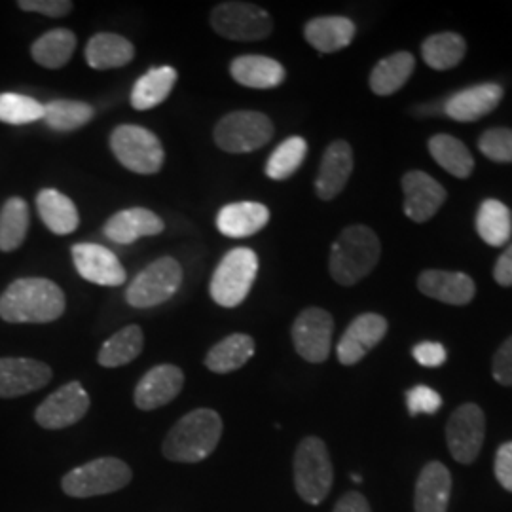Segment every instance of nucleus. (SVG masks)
Here are the masks:
<instances>
[{"label": "nucleus", "instance_id": "1", "mask_svg": "<svg viewBox=\"0 0 512 512\" xmlns=\"http://www.w3.org/2000/svg\"><path fill=\"white\" fill-rule=\"evenodd\" d=\"M65 311V294L54 281L25 277L0 296V317L6 323H52Z\"/></svg>", "mask_w": 512, "mask_h": 512}, {"label": "nucleus", "instance_id": "2", "mask_svg": "<svg viewBox=\"0 0 512 512\" xmlns=\"http://www.w3.org/2000/svg\"><path fill=\"white\" fill-rule=\"evenodd\" d=\"M222 437V420L215 410L198 408L177 421L162 444L165 458L175 463H200L209 458Z\"/></svg>", "mask_w": 512, "mask_h": 512}, {"label": "nucleus", "instance_id": "3", "mask_svg": "<svg viewBox=\"0 0 512 512\" xmlns=\"http://www.w3.org/2000/svg\"><path fill=\"white\" fill-rule=\"evenodd\" d=\"M380 253V239L370 228L349 226L330 249V275L336 283L351 287L376 268Z\"/></svg>", "mask_w": 512, "mask_h": 512}, {"label": "nucleus", "instance_id": "4", "mask_svg": "<svg viewBox=\"0 0 512 512\" xmlns=\"http://www.w3.org/2000/svg\"><path fill=\"white\" fill-rule=\"evenodd\" d=\"M334 469L327 444L319 437H306L294 452V488L310 505H321L332 490Z\"/></svg>", "mask_w": 512, "mask_h": 512}, {"label": "nucleus", "instance_id": "5", "mask_svg": "<svg viewBox=\"0 0 512 512\" xmlns=\"http://www.w3.org/2000/svg\"><path fill=\"white\" fill-rule=\"evenodd\" d=\"M133 473L128 463L118 458H97L88 461L61 480L63 492L74 499L109 495L129 486Z\"/></svg>", "mask_w": 512, "mask_h": 512}, {"label": "nucleus", "instance_id": "6", "mask_svg": "<svg viewBox=\"0 0 512 512\" xmlns=\"http://www.w3.org/2000/svg\"><path fill=\"white\" fill-rule=\"evenodd\" d=\"M258 256L253 249L238 247L222 258L211 279V298L222 308H236L253 289Z\"/></svg>", "mask_w": 512, "mask_h": 512}, {"label": "nucleus", "instance_id": "7", "mask_svg": "<svg viewBox=\"0 0 512 512\" xmlns=\"http://www.w3.org/2000/svg\"><path fill=\"white\" fill-rule=\"evenodd\" d=\"M110 150L116 160L137 175H154L164 165L160 139L141 126H118L110 133Z\"/></svg>", "mask_w": 512, "mask_h": 512}, {"label": "nucleus", "instance_id": "8", "mask_svg": "<svg viewBox=\"0 0 512 512\" xmlns=\"http://www.w3.org/2000/svg\"><path fill=\"white\" fill-rule=\"evenodd\" d=\"M183 285V268L173 256H162L129 283L126 302L131 308L147 310L173 298Z\"/></svg>", "mask_w": 512, "mask_h": 512}, {"label": "nucleus", "instance_id": "9", "mask_svg": "<svg viewBox=\"0 0 512 512\" xmlns=\"http://www.w3.org/2000/svg\"><path fill=\"white\" fill-rule=\"evenodd\" d=\"M274 137L272 120L256 110L226 114L215 128V143L224 152L247 154L268 145Z\"/></svg>", "mask_w": 512, "mask_h": 512}, {"label": "nucleus", "instance_id": "10", "mask_svg": "<svg viewBox=\"0 0 512 512\" xmlns=\"http://www.w3.org/2000/svg\"><path fill=\"white\" fill-rule=\"evenodd\" d=\"M211 25L220 37L230 40H262L274 31V21L266 10L251 2H222L211 12Z\"/></svg>", "mask_w": 512, "mask_h": 512}, {"label": "nucleus", "instance_id": "11", "mask_svg": "<svg viewBox=\"0 0 512 512\" xmlns=\"http://www.w3.org/2000/svg\"><path fill=\"white\" fill-rule=\"evenodd\" d=\"M484 431L486 420L482 408L475 403L461 404L446 425V442L452 458L463 465L473 463L480 454Z\"/></svg>", "mask_w": 512, "mask_h": 512}, {"label": "nucleus", "instance_id": "12", "mask_svg": "<svg viewBox=\"0 0 512 512\" xmlns=\"http://www.w3.org/2000/svg\"><path fill=\"white\" fill-rule=\"evenodd\" d=\"M334 319L329 311L308 308L302 311L293 325V344L296 353L308 363H325L332 346Z\"/></svg>", "mask_w": 512, "mask_h": 512}, {"label": "nucleus", "instance_id": "13", "mask_svg": "<svg viewBox=\"0 0 512 512\" xmlns=\"http://www.w3.org/2000/svg\"><path fill=\"white\" fill-rule=\"evenodd\" d=\"M90 410V395L80 382H71L59 387L50 397L44 399L35 412L40 427L59 431L84 420Z\"/></svg>", "mask_w": 512, "mask_h": 512}, {"label": "nucleus", "instance_id": "14", "mask_svg": "<svg viewBox=\"0 0 512 512\" xmlns=\"http://www.w3.org/2000/svg\"><path fill=\"white\" fill-rule=\"evenodd\" d=\"M52 368L27 357L0 359V399H16L52 382Z\"/></svg>", "mask_w": 512, "mask_h": 512}, {"label": "nucleus", "instance_id": "15", "mask_svg": "<svg viewBox=\"0 0 512 512\" xmlns=\"http://www.w3.org/2000/svg\"><path fill=\"white\" fill-rule=\"evenodd\" d=\"M80 277L101 287H120L128 279L118 256L97 243H76L71 249Z\"/></svg>", "mask_w": 512, "mask_h": 512}, {"label": "nucleus", "instance_id": "16", "mask_svg": "<svg viewBox=\"0 0 512 512\" xmlns=\"http://www.w3.org/2000/svg\"><path fill=\"white\" fill-rule=\"evenodd\" d=\"M387 321L378 313H363L351 321L348 330L338 342V361L342 365H357L363 361L368 351L376 348L384 340Z\"/></svg>", "mask_w": 512, "mask_h": 512}, {"label": "nucleus", "instance_id": "17", "mask_svg": "<svg viewBox=\"0 0 512 512\" xmlns=\"http://www.w3.org/2000/svg\"><path fill=\"white\" fill-rule=\"evenodd\" d=\"M404 215L414 222H427L446 202L444 186L423 171H410L403 177Z\"/></svg>", "mask_w": 512, "mask_h": 512}, {"label": "nucleus", "instance_id": "18", "mask_svg": "<svg viewBox=\"0 0 512 512\" xmlns=\"http://www.w3.org/2000/svg\"><path fill=\"white\" fill-rule=\"evenodd\" d=\"M183 385L184 374L179 366H154L139 380L133 401L139 410L150 412L175 401L183 391Z\"/></svg>", "mask_w": 512, "mask_h": 512}, {"label": "nucleus", "instance_id": "19", "mask_svg": "<svg viewBox=\"0 0 512 512\" xmlns=\"http://www.w3.org/2000/svg\"><path fill=\"white\" fill-rule=\"evenodd\" d=\"M501 99H503L501 86L494 84V82H486V84H478L473 88H467V90H461V92L450 95L442 103V110L452 120L476 122L482 116H486L492 110L497 109Z\"/></svg>", "mask_w": 512, "mask_h": 512}, {"label": "nucleus", "instance_id": "20", "mask_svg": "<svg viewBox=\"0 0 512 512\" xmlns=\"http://www.w3.org/2000/svg\"><path fill=\"white\" fill-rule=\"evenodd\" d=\"M164 228V220L156 213L143 207H133L112 215L103 226V234L118 245H129L139 238L158 236Z\"/></svg>", "mask_w": 512, "mask_h": 512}, {"label": "nucleus", "instance_id": "21", "mask_svg": "<svg viewBox=\"0 0 512 512\" xmlns=\"http://www.w3.org/2000/svg\"><path fill=\"white\" fill-rule=\"evenodd\" d=\"M353 171V150L346 141H334L323 154L315 190L321 200H334L348 184Z\"/></svg>", "mask_w": 512, "mask_h": 512}, {"label": "nucleus", "instance_id": "22", "mask_svg": "<svg viewBox=\"0 0 512 512\" xmlns=\"http://www.w3.org/2000/svg\"><path fill=\"white\" fill-rule=\"evenodd\" d=\"M418 289L425 296L452 306L469 304L476 293L475 281L469 275L442 270L423 272L418 277Z\"/></svg>", "mask_w": 512, "mask_h": 512}, {"label": "nucleus", "instance_id": "23", "mask_svg": "<svg viewBox=\"0 0 512 512\" xmlns=\"http://www.w3.org/2000/svg\"><path fill=\"white\" fill-rule=\"evenodd\" d=\"M452 495V475L439 461H431L423 467L416 482L414 511L446 512Z\"/></svg>", "mask_w": 512, "mask_h": 512}, {"label": "nucleus", "instance_id": "24", "mask_svg": "<svg viewBox=\"0 0 512 512\" xmlns=\"http://www.w3.org/2000/svg\"><path fill=\"white\" fill-rule=\"evenodd\" d=\"M270 222L266 205L256 202L228 203L217 215V228L226 238H249Z\"/></svg>", "mask_w": 512, "mask_h": 512}, {"label": "nucleus", "instance_id": "25", "mask_svg": "<svg viewBox=\"0 0 512 512\" xmlns=\"http://www.w3.org/2000/svg\"><path fill=\"white\" fill-rule=\"evenodd\" d=\"M232 78L253 90H272L283 84L285 80V67L266 55H241L236 57L230 65Z\"/></svg>", "mask_w": 512, "mask_h": 512}, {"label": "nucleus", "instance_id": "26", "mask_svg": "<svg viewBox=\"0 0 512 512\" xmlns=\"http://www.w3.org/2000/svg\"><path fill=\"white\" fill-rule=\"evenodd\" d=\"M304 37L321 54H334L344 50L355 37V23L340 16L315 18L306 23Z\"/></svg>", "mask_w": 512, "mask_h": 512}, {"label": "nucleus", "instance_id": "27", "mask_svg": "<svg viewBox=\"0 0 512 512\" xmlns=\"http://www.w3.org/2000/svg\"><path fill=\"white\" fill-rule=\"evenodd\" d=\"M38 215L55 236H69L80 224L73 200L54 188H44L37 196Z\"/></svg>", "mask_w": 512, "mask_h": 512}, {"label": "nucleus", "instance_id": "28", "mask_svg": "<svg viewBox=\"0 0 512 512\" xmlns=\"http://www.w3.org/2000/svg\"><path fill=\"white\" fill-rule=\"evenodd\" d=\"M255 355V340L249 334H230L205 355V366L215 374H230L247 365Z\"/></svg>", "mask_w": 512, "mask_h": 512}, {"label": "nucleus", "instance_id": "29", "mask_svg": "<svg viewBox=\"0 0 512 512\" xmlns=\"http://www.w3.org/2000/svg\"><path fill=\"white\" fill-rule=\"evenodd\" d=\"M135 57V48L128 38L114 33L93 35L86 46V61L92 69L107 71L128 65Z\"/></svg>", "mask_w": 512, "mask_h": 512}, {"label": "nucleus", "instance_id": "30", "mask_svg": "<svg viewBox=\"0 0 512 512\" xmlns=\"http://www.w3.org/2000/svg\"><path fill=\"white\" fill-rule=\"evenodd\" d=\"M179 74L173 67H156L137 80L131 92L133 109L150 110L162 105L175 88Z\"/></svg>", "mask_w": 512, "mask_h": 512}, {"label": "nucleus", "instance_id": "31", "mask_svg": "<svg viewBox=\"0 0 512 512\" xmlns=\"http://www.w3.org/2000/svg\"><path fill=\"white\" fill-rule=\"evenodd\" d=\"M416 59L410 52H397L382 59L370 73V90L376 95L399 92L414 73Z\"/></svg>", "mask_w": 512, "mask_h": 512}, {"label": "nucleus", "instance_id": "32", "mask_svg": "<svg viewBox=\"0 0 512 512\" xmlns=\"http://www.w3.org/2000/svg\"><path fill=\"white\" fill-rule=\"evenodd\" d=\"M145 348V334L141 327L129 325L118 330L97 353V363L105 368H118L135 361Z\"/></svg>", "mask_w": 512, "mask_h": 512}, {"label": "nucleus", "instance_id": "33", "mask_svg": "<svg viewBox=\"0 0 512 512\" xmlns=\"http://www.w3.org/2000/svg\"><path fill=\"white\" fill-rule=\"evenodd\" d=\"M429 152L442 169H446L448 173H452L458 179L471 177V173L475 169V160H473L471 150L452 135L431 137Z\"/></svg>", "mask_w": 512, "mask_h": 512}, {"label": "nucleus", "instance_id": "34", "mask_svg": "<svg viewBox=\"0 0 512 512\" xmlns=\"http://www.w3.org/2000/svg\"><path fill=\"white\" fill-rule=\"evenodd\" d=\"M476 232L492 247H503L512 236V215L505 203L486 200L476 213Z\"/></svg>", "mask_w": 512, "mask_h": 512}, {"label": "nucleus", "instance_id": "35", "mask_svg": "<svg viewBox=\"0 0 512 512\" xmlns=\"http://www.w3.org/2000/svg\"><path fill=\"white\" fill-rule=\"evenodd\" d=\"M76 50V35L69 29H54L37 38L31 55L44 69H61L69 63Z\"/></svg>", "mask_w": 512, "mask_h": 512}, {"label": "nucleus", "instance_id": "36", "mask_svg": "<svg viewBox=\"0 0 512 512\" xmlns=\"http://www.w3.org/2000/svg\"><path fill=\"white\" fill-rule=\"evenodd\" d=\"M467 44L458 33H439L431 35L421 44L423 61L435 71L454 69L465 57Z\"/></svg>", "mask_w": 512, "mask_h": 512}, {"label": "nucleus", "instance_id": "37", "mask_svg": "<svg viewBox=\"0 0 512 512\" xmlns=\"http://www.w3.org/2000/svg\"><path fill=\"white\" fill-rule=\"evenodd\" d=\"M29 207L21 198H10L0 209V251L12 253L27 238Z\"/></svg>", "mask_w": 512, "mask_h": 512}, {"label": "nucleus", "instance_id": "38", "mask_svg": "<svg viewBox=\"0 0 512 512\" xmlns=\"http://www.w3.org/2000/svg\"><path fill=\"white\" fill-rule=\"evenodd\" d=\"M95 110L92 105L71 99H55L44 105V122L55 131H74L92 122Z\"/></svg>", "mask_w": 512, "mask_h": 512}, {"label": "nucleus", "instance_id": "39", "mask_svg": "<svg viewBox=\"0 0 512 512\" xmlns=\"http://www.w3.org/2000/svg\"><path fill=\"white\" fill-rule=\"evenodd\" d=\"M308 154V143L302 137H289L275 148L266 164V175L274 181H285L296 173Z\"/></svg>", "mask_w": 512, "mask_h": 512}, {"label": "nucleus", "instance_id": "40", "mask_svg": "<svg viewBox=\"0 0 512 512\" xmlns=\"http://www.w3.org/2000/svg\"><path fill=\"white\" fill-rule=\"evenodd\" d=\"M44 118V105L21 93H0V122L25 126Z\"/></svg>", "mask_w": 512, "mask_h": 512}, {"label": "nucleus", "instance_id": "41", "mask_svg": "<svg viewBox=\"0 0 512 512\" xmlns=\"http://www.w3.org/2000/svg\"><path fill=\"white\" fill-rule=\"evenodd\" d=\"M478 148L492 162L512 164V129H488L478 139Z\"/></svg>", "mask_w": 512, "mask_h": 512}, {"label": "nucleus", "instance_id": "42", "mask_svg": "<svg viewBox=\"0 0 512 512\" xmlns=\"http://www.w3.org/2000/svg\"><path fill=\"white\" fill-rule=\"evenodd\" d=\"M406 406L410 416L437 414L442 406V397L427 385H416L406 393Z\"/></svg>", "mask_w": 512, "mask_h": 512}, {"label": "nucleus", "instance_id": "43", "mask_svg": "<svg viewBox=\"0 0 512 512\" xmlns=\"http://www.w3.org/2000/svg\"><path fill=\"white\" fill-rule=\"evenodd\" d=\"M18 6L23 12H37L48 18H63L73 10V2L67 0H19Z\"/></svg>", "mask_w": 512, "mask_h": 512}, {"label": "nucleus", "instance_id": "44", "mask_svg": "<svg viewBox=\"0 0 512 512\" xmlns=\"http://www.w3.org/2000/svg\"><path fill=\"white\" fill-rule=\"evenodd\" d=\"M492 374L497 384L512 385V336L497 349L492 365Z\"/></svg>", "mask_w": 512, "mask_h": 512}, {"label": "nucleus", "instance_id": "45", "mask_svg": "<svg viewBox=\"0 0 512 512\" xmlns=\"http://www.w3.org/2000/svg\"><path fill=\"white\" fill-rule=\"evenodd\" d=\"M494 473L499 484L507 492H512V442H505L503 446H499L495 454Z\"/></svg>", "mask_w": 512, "mask_h": 512}, {"label": "nucleus", "instance_id": "46", "mask_svg": "<svg viewBox=\"0 0 512 512\" xmlns=\"http://www.w3.org/2000/svg\"><path fill=\"white\" fill-rule=\"evenodd\" d=\"M412 355L421 366L437 368L446 361V348L439 342H421L412 349Z\"/></svg>", "mask_w": 512, "mask_h": 512}, {"label": "nucleus", "instance_id": "47", "mask_svg": "<svg viewBox=\"0 0 512 512\" xmlns=\"http://www.w3.org/2000/svg\"><path fill=\"white\" fill-rule=\"evenodd\" d=\"M332 512H372L370 511V505L366 501V497L359 492H348L346 495H342Z\"/></svg>", "mask_w": 512, "mask_h": 512}, {"label": "nucleus", "instance_id": "48", "mask_svg": "<svg viewBox=\"0 0 512 512\" xmlns=\"http://www.w3.org/2000/svg\"><path fill=\"white\" fill-rule=\"evenodd\" d=\"M494 277L499 285L512 287V245H509L507 251H503V255L495 262Z\"/></svg>", "mask_w": 512, "mask_h": 512}, {"label": "nucleus", "instance_id": "49", "mask_svg": "<svg viewBox=\"0 0 512 512\" xmlns=\"http://www.w3.org/2000/svg\"><path fill=\"white\" fill-rule=\"evenodd\" d=\"M351 478H353V482H363V476L361 475H355V473H353Z\"/></svg>", "mask_w": 512, "mask_h": 512}]
</instances>
